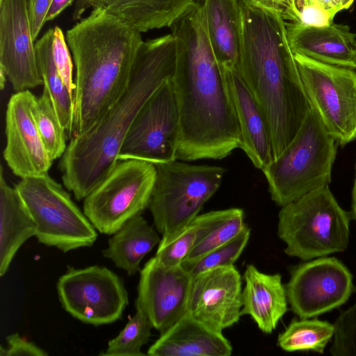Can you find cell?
<instances>
[{"label": "cell", "mask_w": 356, "mask_h": 356, "mask_svg": "<svg viewBox=\"0 0 356 356\" xmlns=\"http://www.w3.org/2000/svg\"><path fill=\"white\" fill-rule=\"evenodd\" d=\"M0 70L15 92L43 84L31 30L28 0H0Z\"/></svg>", "instance_id": "2e32d148"}, {"label": "cell", "mask_w": 356, "mask_h": 356, "mask_svg": "<svg viewBox=\"0 0 356 356\" xmlns=\"http://www.w3.org/2000/svg\"><path fill=\"white\" fill-rule=\"evenodd\" d=\"M286 34L293 54L333 65L356 69V33L345 24L315 26L286 23Z\"/></svg>", "instance_id": "d6986e66"}, {"label": "cell", "mask_w": 356, "mask_h": 356, "mask_svg": "<svg viewBox=\"0 0 356 356\" xmlns=\"http://www.w3.org/2000/svg\"><path fill=\"white\" fill-rule=\"evenodd\" d=\"M232 208L197 216L170 243L158 246L155 257L164 265H181L191 250L231 213Z\"/></svg>", "instance_id": "4316f807"}, {"label": "cell", "mask_w": 356, "mask_h": 356, "mask_svg": "<svg viewBox=\"0 0 356 356\" xmlns=\"http://www.w3.org/2000/svg\"><path fill=\"white\" fill-rule=\"evenodd\" d=\"M308 0H296V6L298 10L306 5Z\"/></svg>", "instance_id": "ee69618b"}, {"label": "cell", "mask_w": 356, "mask_h": 356, "mask_svg": "<svg viewBox=\"0 0 356 356\" xmlns=\"http://www.w3.org/2000/svg\"><path fill=\"white\" fill-rule=\"evenodd\" d=\"M179 113L172 79L145 102L131 124L118 159H139L154 164L177 160Z\"/></svg>", "instance_id": "7c38bea8"}, {"label": "cell", "mask_w": 356, "mask_h": 356, "mask_svg": "<svg viewBox=\"0 0 356 356\" xmlns=\"http://www.w3.org/2000/svg\"><path fill=\"white\" fill-rule=\"evenodd\" d=\"M333 356H356V302L342 311L334 323Z\"/></svg>", "instance_id": "d6a6232c"}, {"label": "cell", "mask_w": 356, "mask_h": 356, "mask_svg": "<svg viewBox=\"0 0 356 356\" xmlns=\"http://www.w3.org/2000/svg\"><path fill=\"white\" fill-rule=\"evenodd\" d=\"M230 342L222 332L209 327L188 312L147 350L149 356H229Z\"/></svg>", "instance_id": "ffe728a7"}, {"label": "cell", "mask_w": 356, "mask_h": 356, "mask_svg": "<svg viewBox=\"0 0 356 356\" xmlns=\"http://www.w3.org/2000/svg\"><path fill=\"white\" fill-rule=\"evenodd\" d=\"M112 0H76L74 8L72 18L79 20L83 13L89 8L104 7Z\"/></svg>", "instance_id": "f35d334b"}, {"label": "cell", "mask_w": 356, "mask_h": 356, "mask_svg": "<svg viewBox=\"0 0 356 356\" xmlns=\"http://www.w3.org/2000/svg\"><path fill=\"white\" fill-rule=\"evenodd\" d=\"M8 346L0 348L1 356H47L48 353L34 343L23 339L18 333L6 337Z\"/></svg>", "instance_id": "e575fe53"}, {"label": "cell", "mask_w": 356, "mask_h": 356, "mask_svg": "<svg viewBox=\"0 0 356 356\" xmlns=\"http://www.w3.org/2000/svg\"><path fill=\"white\" fill-rule=\"evenodd\" d=\"M242 280L234 265L193 277L188 313L218 332L239 321L242 316Z\"/></svg>", "instance_id": "e0dca14e"}, {"label": "cell", "mask_w": 356, "mask_h": 356, "mask_svg": "<svg viewBox=\"0 0 356 356\" xmlns=\"http://www.w3.org/2000/svg\"><path fill=\"white\" fill-rule=\"evenodd\" d=\"M52 42L53 29H49L35 43L38 63L44 88L49 94L61 125L69 132L73 122L74 97L55 63Z\"/></svg>", "instance_id": "484cf974"}, {"label": "cell", "mask_w": 356, "mask_h": 356, "mask_svg": "<svg viewBox=\"0 0 356 356\" xmlns=\"http://www.w3.org/2000/svg\"><path fill=\"white\" fill-rule=\"evenodd\" d=\"M337 145L311 107L291 143L262 170L272 200L282 207L329 185Z\"/></svg>", "instance_id": "5b68a950"}, {"label": "cell", "mask_w": 356, "mask_h": 356, "mask_svg": "<svg viewBox=\"0 0 356 356\" xmlns=\"http://www.w3.org/2000/svg\"><path fill=\"white\" fill-rule=\"evenodd\" d=\"M15 187L36 225L35 236L40 243L63 252L94 244L97 229L48 174L22 178Z\"/></svg>", "instance_id": "ba28073f"}, {"label": "cell", "mask_w": 356, "mask_h": 356, "mask_svg": "<svg viewBox=\"0 0 356 356\" xmlns=\"http://www.w3.org/2000/svg\"><path fill=\"white\" fill-rule=\"evenodd\" d=\"M152 323L141 308L136 306V313L124 328L108 341L106 350L100 355L106 356H142L141 351L151 336Z\"/></svg>", "instance_id": "f1b7e54d"}, {"label": "cell", "mask_w": 356, "mask_h": 356, "mask_svg": "<svg viewBox=\"0 0 356 356\" xmlns=\"http://www.w3.org/2000/svg\"><path fill=\"white\" fill-rule=\"evenodd\" d=\"M250 236V229L247 225L233 238L218 246L201 257L184 261L182 266L192 277L206 270L234 265L237 261Z\"/></svg>", "instance_id": "4dcf8cb0"}, {"label": "cell", "mask_w": 356, "mask_h": 356, "mask_svg": "<svg viewBox=\"0 0 356 356\" xmlns=\"http://www.w3.org/2000/svg\"><path fill=\"white\" fill-rule=\"evenodd\" d=\"M175 41L172 78L180 136L177 160L222 159L241 136L225 76L214 54L201 1H193L170 26Z\"/></svg>", "instance_id": "6da1fadb"}, {"label": "cell", "mask_w": 356, "mask_h": 356, "mask_svg": "<svg viewBox=\"0 0 356 356\" xmlns=\"http://www.w3.org/2000/svg\"><path fill=\"white\" fill-rule=\"evenodd\" d=\"M350 218L327 185L282 207L277 235L287 255L306 261L345 251Z\"/></svg>", "instance_id": "8992f818"}, {"label": "cell", "mask_w": 356, "mask_h": 356, "mask_svg": "<svg viewBox=\"0 0 356 356\" xmlns=\"http://www.w3.org/2000/svg\"><path fill=\"white\" fill-rule=\"evenodd\" d=\"M245 225L243 210L232 208L229 215L191 250L184 261L197 259L227 243L236 236Z\"/></svg>", "instance_id": "1f68e13d"}, {"label": "cell", "mask_w": 356, "mask_h": 356, "mask_svg": "<svg viewBox=\"0 0 356 356\" xmlns=\"http://www.w3.org/2000/svg\"><path fill=\"white\" fill-rule=\"evenodd\" d=\"M307 3H314L317 4L323 8L330 11L334 15H336L337 13L335 4H334V0H308Z\"/></svg>", "instance_id": "60d3db41"}, {"label": "cell", "mask_w": 356, "mask_h": 356, "mask_svg": "<svg viewBox=\"0 0 356 356\" xmlns=\"http://www.w3.org/2000/svg\"><path fill=\"white\" fill-rule=\"evenodd\" d=\"M351 215L353 218L356 220V164H355V176L354 180V184L352 191V211Z\"/></svg>", "instance_id": "7bdbcfd3"}, {"label": "cell", "mask_w": 356, "mask_h": 356, "mask_svg": "<svg viewBox=\"0 0 356 356\" xmlns=\"http://www.w3.org/2000/svg\"><path fill=\"white\" fill-rule=\"evenodd\" d=\"M35 120L43 144L52 161L62 157L66 145L65 129L61 125L51 99L44 88L37 98Z\"/></svg>", "instance_id": "f546056e"}, {"label": "cell", "mask_w": 356, "mask_h": 356, "mask_svg": "<svg viewBox=\"0 0 356 356\" xmlns=\"http://www.w3.org/2000/svg\"><path fill=\"white\" fill-rule=\"evenodd\" d=\"M243 278L242 316H250L263 332L272 333L288 310L282 276L263 273L254 265L248 264Z\"/></svg>", "instance_id": "44dd1931"}, {"label": "cell", "mask_w": 356, "mask_h": 356, "mask_svg": "<svg viewBox=\"0 0 356 356\" xmlns=\"http://www.w3.org/2000/svg\"><path fill=\"white\" fill-rule=\"evenodd\" d=\"M355 0H334L337 13L351 6Z\"/></svg>", "instance_id": "b9f144b4"}, {"label": "cell", "mask_w": 356, "mask_h": 356, "mask_svg": "<svg viewBox=\"0 0 356 356\" xmlns=\"http://www.w3.org/2000/svg\"><path fill=\"white\" fill-rule=\"evenodd\" d=\"M74 0H52L45 18V23L57 17Z\"/></svg>", "instance_id": "ab89813d"}, {"label": "cell", "mask_w": 356, "mask_h": 356, "mask_svg": "<svg viewBox=\"0 0 356 356\" xmlns=\"http://www.w3.org/2000/svg\"><path fill=\"white\" fill-rule=\"evenodd\" d=\"M156 179L148 207L159 246L175 240L220 187L225 169L191 165L177 160L156 163Z\"/></svg>", "instance_id": "52a82bcc"}, {"label": "cell", "mask_w": 356, "mask_h": 356, "mask_svg": "<svg viewBox=\"0 0 356 356\" xmlns=\"http://www.w3.org/2000/svg\"><path fill=\"white\" fill-rule=\"evenodd\" d=\"M155 164L139 159L117 162L83 200V212L99 232L112 235L148 207L156 179Z\"/></svg>", "instance_id": "9c48e42d"}, {"label": "cell", "mask_w": 356, "mask_h": 356, "mask_svg": "<svg viewBox=\"0 0 356 356\" xmlns=\"http://www.w3.org/2000/svg\"><path fill=\"white\" fill-rule=\"evenodd\" d=\"M300 14V22L309 26H323L333 23L335 16L330 11L314 4L307 3L299 10Z\"/></svg>", "instance_id": "d590c367"}, {"label": "cell", "mask_w": 356, "mask_h": 356, "mask_svg": "<svg viewBox=\"0 0 356 356\" xmlns=\"http://www.w3.org/2000/svg\"><path fill=\"white\" fill-rule=\"evenodd\" d=\"M194 0H112L104 8L141 33L170 27Z\"/></svg>", "instance_id": "d4e9b609"}, {"label": "cell", "mask_w": 356, "mask_h": 356, "mask_svg": "<svg viewBox=\"0 0 356 356\" xmlns=\"http://www.w3.org/2000/svg\"><path fill=\"white\" fill-rule=\"evenodd\" d=\"M285 288L291 309L300 318L339 308L355 291L348 268L337 258L327 256L293 268Z\"/></svg>", "instance_id": "4fadbf2b"}, {"label": "cell", "mask_w": 356, "mask_h": 356, "mask_svg": "<svg viewBox=\"0 0 356 356\" xmlns=\"http://www.w3.org/2000/svg\"><path fill=\"white\" fill-rule=\"evenodd\" d=\"M192 280L181 264L166 266L155 256L140 270L135 306L143 309L160 334L188 312Z\"/></svg>", "instance_id": "5bb4252c"}, {"label": "cell", "mask_w": 356, "mask_h": 356, "mask_svg": "<svg viewBox=\"0 0 356 356\" xmlns=\"http://www.w3.org/2000/svg\"><path fill=\"white\" fill-rule=\"evenodd\" d=\"M65 38L76 67L72 138L90 129L124 92L143 40L102 7L92 8Z\"/></svg>", "instance_id": "277c9868"}, {"label": "cell", "mask_w": 356, "mask_h": 356, "mask_svg": "<svg viewBox=\"0 0 356 356\" xmlns=\"http://www.w3.org/2000/svg\"><path fill=\"white\" fill-rule=\"evenodd\" d=\"M36 225L15 188L6 181L0 168V275L8 271L23 243L35 236Z\"/></svg>", "instance_id": "7402d4cb"}, {"label": "cell", "mask_w": 356, "mask_h": 356, "mask_svg": "<svg viewBox=\"0 0 356 356\" xmlns=\"http://www.w3.org/2000/svg\"><path fill=\"white\" fill-rule=\"evenodd\" d=\"M238 3L236 67L266 118L275 159L291 143L311 106L281 13L256 0Z\"/></svg>", "instance_id": "7a4b0ae2"}, {"label": "cell", "mask_w": 356, "mask_h": 356, "mask_svg": "<svg viewBox=\"0 0 356 356\" xmlns=\"http://www.w3.org/2000/svg\"><path fill=\"white\" fill-rule=\"evenodd\" d=\"M56 289L67 312L95 326L119 320L129 304L123 280L104 266H69L58 278Z\"/></svg>", "instance_id": "8fae6325"}, {"label": "cell", "mask_w": 356, "mask_h": 356, "mask_svg": "<svg viewBox=\"0 0 356 356\" xmlns=\"http://www.w3.org/2000/svg\"><path fill=\"white\" fill-rule=\"evenodd\" d=\"M52 0H28L29 16L32 37L35 41L45 24Z\"/></svg>", "instance_id": "8d00e7d4"}, {"label": "cell", "mask_w": 356, "mask_h": 356, "mask_svg": "<svg viewBox=\"0 0 356 356\" xmlns=\"http://www.w3.org/2000/svg\"><path fill=\"white\" fill-rule=\"evenodd\" d=\"M175 60L171 33L143 41L124 92L90 129L70 138L60 168L64 186L76 200L84 199L113 170L135 118L154 91L172 78Z\"/></svg>", "instance_id": "3957f363"}, {"label": "cell", "mask_w": 356, "mask_h": 356, "mask_svg": "<svg viewBox=\"0 0 356 356\" xmlns=\"http://www.w3.org/2000/svg\"><path fill=\"white\" fill-rule=\"evenodd\" d=\"M52 50L58 72L70 92L74 96L76 86L73 81V63L66 38L58 26L53 29Z\"/></svg>", "instance_id": "836d02e7"}, {"label": "cell", "mask_w": 356, "mask_h": 356, "mask_svg": "<svg viewBox=\"0 0 356 356\" xmlns=\"http://www.w3.org/2000/svg\"><path fill=\"white\" fill-rule=\"evenodd\" d=\"M161 239L156 230L139 214L128 220L112 234L102 254L116 267L133 275L140 271L141 261L159 244Z\"/></svg>", "instance_id": "603a6c76"}, {"label": "cell", "mask_w": 356, "mask_h": 356, "mask_svg": "<svg viewBox=\"0 0 356 356\" xmlns=\"http://www.w3.org/2000/svg\"><path fill=\"white\" fill-rule=\"evenodd\" d=\"M239 124L243 150L253 165L262 170L273 159L266 118L232 63L220 65Z\"/></svg>", "instance_id": "ac0fdd59"}, {"label": "cell", "mask_w": 356, "mask_h": 356, "mask_svg": "<svg viewBox=\"0 0 356 356\" xmlns=\"http://www.w3.org/2000/svg\"><path fill=\"white\" fill-rule=\"evenodd\" d=\"M207 33L220 65H236L239 53L238 0H202Z\"/></svg>", "instance_id": "cb8c5ba5"}, {"label": "cell", "mask_w": 356, "mask_h": 356, "mask_svg": "<svg viewBox=\"0 0 356 356\" xmlns=\"http://www.w3.org/2000/svg\"><path fill=\"white\" fill-rule=\"evenodd\" d=\"M36 101L26 90L12 95L7 104L3 156L13 174L21 179L48 174L53 162L37 127Z\"/></svg>", "instance_id": "9a60e30c"}, {"label": "cell", "mask_w": 356, "mask_h": 356, "mask_svg": "<svg viewBox=\"0 0 356 356\" xmlns=\"http://www.w3.org/2000/svg\"><path fill=\"white\" fill-rule=\"evenodd\" d=\"M267 6L277 10L284 19L291 22H300V14L296 0H256Z\"/></svg>", "instance_id": "74e56055"}, {"label": "cell", "mask_w": 356, "mask_h": 356, "mask_svg": "<svg viewBox=\"0 0 356 356\" xmlns=\"http://www.w3.org/2000/svg\"><path fill=\"white\" fill-rule=\"evenodd\" d=\"M334 335V325L318 318L293 319L277 337V346L286 352L323 353Z\"/></svg>", "instance_id": "83f0119b"}, {"label": "cell", "mask_w": 356, "mask_h": 356, "mask_svg": "<svg viewBox=\"0 0 356 356\" xmlns=\"http://www.w3.org/2000/svg\"><path fill=\"white\" fill-rule=\"evenodd\" d=\"M309 105L338 145L356 140V72L293 54Z\"/></svg>", "instance_id": "30bf717a"}]
</instances>
